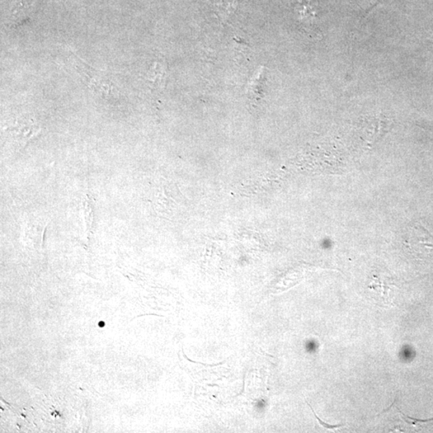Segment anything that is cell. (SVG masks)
I'll list each match as a JSON object with an SVG mask.
<instances>
[{"label":"cell","instance_id":"obj_5","mask_svg":"<svg viewBox=\"0 0 433 433\" xmlns=\"http://www.w3.org/2000/svg\"><path fill=\"white\" fill-rule=\"evenodd\" d=\"M264 71L265 69L263 67L258 69L248 84L247 92L251 101H258L262 97V88L265 81Z\"/></svg>","mask_w":433,"mask_h":433},{"label":"cell","instance_id":"obj_6","mask_svg":"<svg viewBox=\"0 0 433 433\" xmlns=\"http://www.w3.org/2000/svg\"><path fill=\"white\" fill-rule=\"evenodd\" d=\"M238 5V0H219L215 9L220 21H227L236 12Z\"/></svg>","mask_w":433,"mask_h":433},{"label":"cell","instance_id":"obj_4","mask_svg":"<svg viewBox=\"0 0 433 433\" xmlns=\"http://www.w3.org/2000/svg\"><path fill=\"white\" fill-rule=\"evenodd\" d=\"M14 140L21 144H25L28 140L34 136L38 129L32 121L16 122V125L10 129Z\"/></svg>","mask_w":433,"mask_h":433},{"label":"cell","instance_id":"obj_2","mask_svg":"<svg viewBox=\"0 0 433 433\" xmlns=\"http://www.w3.org/2000/svg\"><path fill=\"white\" fill-rule=\"evenodd\" d=\"M395 286L392 277L384 275H373L369 288L373 291V298L378 303L391 304L393 302V287Z\"/></svg>","mask_w":433,"mask_h":433},{"label":"cell","instance_id":"obj_1","mask_svg":"<svg viewBox=\"0 0 433 433\" xmlns=\"http://www.w3.org/2000/svg\"><path fill=\"white\" fill-rule=\"evenodd\" d=\"M406 245L417 260L433 261V236L421 224H414L409 229Z\"/></svg>","mask_w":433,"mask_h":433},{"label":"cell","instance_id":"obj_3","mask_svg":"<svg viewBox=\"0 0 433 433\" xmlns=\"http://www.w3.org/2000/svg\"><path fill=\"white\" fill-rule=\"evenodd\" d=\"M385 117L381 116H370L361 122V133L369 144H373L384 134L386 128Z\"/></svg>","mask_w":433,"mask_h":433}]
</instances>
